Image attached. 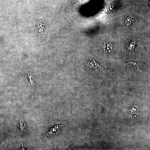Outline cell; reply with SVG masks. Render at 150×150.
<instances>
[{"label": "cell", "mask_w": 150, "mask_h": 150, "mask_svg": "<svg viewBox=\"0 0 150 150\" xmlns=\"http://www.w3.org/2000/svg\"><path fill=\"white\" fill-rule=\"evenodd\" d=\"M29 78L30 80V82L32 86H34V82L35 80V76L33 74L30 73L28 74Z\"/></svg>", "instance_id": "6da1fadb"}, {"label": "cell", "mask_w": 150, "mask_h": 150, "mask_svg": "<svg viewBox=\"0 0 150 150\" xmlns=\"http://www.w3.org/2000/svg\"><path fill=\"white\" fill-rule=\"evenodd\" d=\"M77 1H79V0H77Z\"/></svg>", "instance_id": "7a4b0ae2"}]
</instances>
